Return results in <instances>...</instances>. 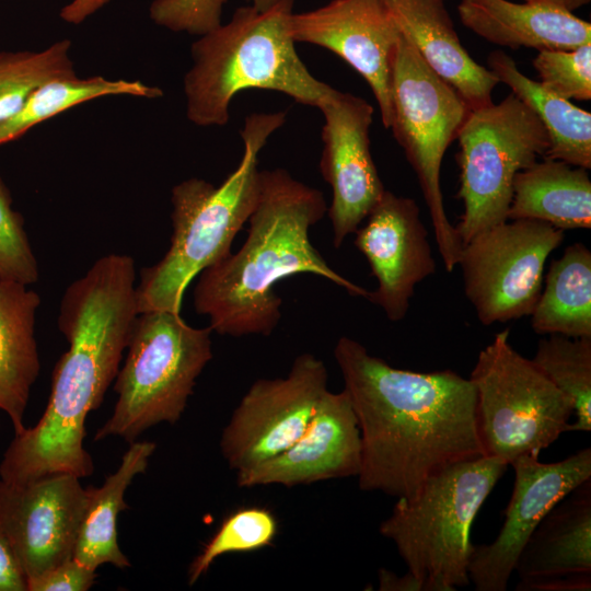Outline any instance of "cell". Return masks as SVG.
<instances>
[{
  "instance_id": "26",
  "label": "cell",
  "mask_w": 591,
  "mask_h": 591,
  "mask_svg": "<svg viewBox=\"0 0 591 591\" xmlns=\"http://www.w3.org/2000/svg\"><path fill=\"white\" fill-rule=\"evenodd\" d=\"M530 316L536 334L591 338V252L583 243L551 264Z\"/></svg>"
},
{
  "instance_id": "15",
  "label": "cell",
  "mask_w": 591,
  "mask_h": 591,
  "mask_svg": "<svg viewBox=\"0 0 591 591\" xmlns=\"http://www.w3.org/2000/svg\"><path fill=\"white\" fill-rule=\"evenodd\" d=\"M317 108L324 116L320 171L333 192L327 212L339 247L385 192L370 151L374 111L362 97L336 89Z\"/></svg>"
},
{
  "instance_id": "13",
  "label": "cell",
  "mask_w": 591,
  "mask_h": 591,
  "mask_svg": "<svg viewBox=\"0 0 591 591\" xmlns=\"http://www.w3.org/2000/svg\"><path fill=\"white\" fill-rule=\"evenodd\" d=\"M514 484L505 521L489 544L473 547L470 582L476 591H506L520 552L546 513L582 483L591 479V449L553 463L525 454L511 464Z\"/></svg>"
},
{
  "instance_id": "21",
  "label": "cell",
  "mask_w": 591,
  "mask_h": 591,
  "mask_svg": "<svg viewBox=\"0 0 591 591\" xmlns=\"http://www.w3.org/2000/svg\"><path fill=\"white\" fill-rule=\"evenodd\" d=\"M462 24L489 43L570 50L591 43V24L572 12L543 4L509 0H461Z\"/></svg>"
},
{
  "instance_id": "12",
  "label": "cell",
  "mask_w": 591,
  "mask_h": 591,
  "mask_svg": "<svg viewBox=\"0 0 591 591\" xmlns=\"http://www.w3.org/2000/svg\"><path fill=\"white\" fill-rule=\"evenodd\" d=\"M327 391V370L312 354L298 356L287 376L255 381L222 430L229 467L247 471L288 449L306 429Z\"/></svg>"
},
{
  "instance_id": "1",
  "label": "cell",
  "mask_w": 591,
  "mask_h": 591,
  "mask_svg": "<svg viewBox=\"0 0 591 591\" xmlns=\"http://www.w3.org/2000/svg\"><path fill=\"white\" fill-rule=\"evenodd\" d=\"M334 357L360 429L361 490L412 497L449 466L485 456L470 378L394 368L346 336Z\"/></svg>"
},
{
  "instance_id": "20",
  "label": "cell",
  "mask_w": 591,
  "mask_h": 591,
  "mask_svg": "<svg viewBox=\"0 0 591 591\" xmlns=\"http://www.w3.org/2000/svg\"><path fill=\"white\" fill-rule=\"evenodd\" d=\"M402 35L427 66L450 84L470 111L493 103L499 83L461 44L443 0H384Z\"/></svg>"
},
{
  "instance_id": "25",
  "label": "cell",
  "mask_w": 591,
  "mask_h": 591,
  "mask_svg": "<svg viewBox=\"0 0 591 591\" xmlns=\"http://www.w3.org/2000/svg\"><path fill=\"white\" fill-rule=\"evenodd\" d=\"M489 70L511 89L544 126L549 147L544 158L591 169V114L523 74L502 50L488 57Z\"/></svg>"
},
{
  "instance_id": "5",
  "label": "cell",
  "mask_w": 591,
  "mask_h": 591,
  "mask_svg": "<svg viewBox=\"0 0 591 591\" xmlns=\"http://www.w3.org/2000/svg\"><path fill=\"white\" fill-rule=\"evenodd\" d=\"M286 117V112H275L254 113L245 118L241 129L242 159L219 186L192 177L172 188L170 247L157 264L140 271L136 287L139 313H181L190 281L231 253L232 242L258 198V154Z\"/></svg>"
},
{
  "instance_id": "14",
  "label": "cell",
  "mask_w": 591,
  "mask_h": 591,
  "mask_svg": "<svg viewBox=\"0 0 591 591\" xmlns=\"http://www.w3.org/2000/svg\"><path fill=\"white\" fill-rule=\"evenodd\" d=\"M80 479L68 473L26 484L0 479V522L26 579L73 557L88 505Z\"/></svg>"
},
{
  "instance_id": "11",
  "label": "cell",
  "mask_w": 591,
  "mask_h": 591,
  "mask_svg": "<svg viewBox=\"0 0 591 591\" xmlns=\"http://www.w3.org/2000/svg\"><path fill=\"white\" fill-rule=\"evenodd\" d=\"M564 231L548 223L513 219L463 244L457 266L464 292L483 325L532 313L543 288L545 264Z\"/></svg>"
},
{
  "instance_id": "30",
  "label": "cell",
  "mask_w": 591,
  "mask_h": 591,
  "mask_svg": "<svg viewBox=\"0 0 591 591\" xmlns=\"http://www.w3.org/2000/svg\"><path fill=\"white\" fill-rule=\"evenodd\" d=\"M278 533L274 513L263 507L240 508L223 519L188 567V584H195L217 560L236 553H252L269 546Z\"/></svg>"
},
{
  "instance_id": "37",
  "label": "cell",
  "mask_w": 591,
  "mask_h": 591,
  "mask_svg": "<svg viewBox=\"0 0 591 591\" xmlns=\"http://www.w3.org/2000/svg\"><path fill=\"white\" fill-rule=\"evenodd\" d=\"M379 590L424 591V587L421 582L408 571L404 576H397L396 573L382 568L379 570Z\"/></svg>"
},
{
  "instance_id": "38",
  "label": "cell",
  "mask_w": 591,
  "mask_h": 591,
  "mask_svg": "<svg viewBox=\"0 0 591 591\" xmlns=\"http://www.w3.org/2000/svg\"><path fill=\"white\" fill-rule=\"evenodd\" d=\"M531 3L543 4L556 9H561L568 12H573L575 10L588 4L591 0H523Z\"/></svg>"
},
{
  "instance_id": "7",
  "label": "cell",
  "mask_w": 591,
  "mask_h": 591,
  "mask_svg": "<svg viewBox=\"0 0 591 591\" xmlns=\"http://www.w3.org/2000/svg\"><path fill=\"white\" fill-rule=\"evenodd\" d=\"M211 332L190 326L178 312L138 313L114 380L113 414L94 440L118 437L131 443L155 425L176 424L212 359Z\"/></svg>"
},
{
  "instance_id": "4",
  "label": "cell",
  "mask_w": 591,
  "mask_h": 591,
  "mask_svg": "<svg viewBox=\"0 0 591 591\" xmlns=\"http://www.w3.org/2000/svg\"><path fill=\"white\" fill-rule=\"evenodd\" d=\"M294 0L260 11L237 8L231 20L192 44L193 65L184 77L187 119L222 127L232 99L243 90L281 92L318 107L334 88L316 79L300 59L291 35Z\"/></svg>"
},
{
  "instance_id": "19",
  "label": "cell",
  "mask_w": 591,
  "mask_h": 591,
  "mask_svg": "<svg viewBox=\"0 0 591 591\" xmlns=\"http://www.w3.org/2000/svg\"><path fill=\"white\" fill-rule=\"evenodd\" d=\"M517 591L591 590V479L557 502L522 547Z\"/></svg>"
},
{
  "instance_id": "33",
  "label": "cell",
  "mask_w": 591,
  "mask_h": 591,
  "mask_svg": "<svg viewBox=\"0 0 591 591\" xmlns=\"http://www.w3.org/2000/svg\"><path fill=\"white\" fill-rule=\"evenodd\" d=\"M228 0H153L150 19L176 33L201 36L221 24L222 8Z\"/></svg>"
},
{
  "instance_id": "2",
  "label": "cell",
  "mask_w": 591,
  "mask_h": 591,
  "mask_svg": "<svg viewBox=\"0 0 591 591\" xmlns=\"http://www.w3.org/2000/svg\"><path fill=\"white\" fill-rule=\"evenodd\" d=\"M136 265L127 254L97 258L66 289L58 328L68 349L55 364L50 395L37 424L14 433L0 479L26 484L50 474L94 472L84 448L85 419L114 382L138 315Z\"/></svg>"
},
{
  "instance_id": "18",
  "label": "cell",
  "mask_w": 591,
  "mask_h": 591,
  "mask_svg": "<svg viewBox=\"0 0 591 591\" xmlns=\"http://www.w3.org/2000/svg\"><path fill=\"white\" fill-rule=\"evenodd\" d=\"M360 467V429L350 399L345 390H327L299 439L278 455L236 473V484L293 487L357 477Z\"/></svg>"
},
{
  "instance_id": "22",
  "label": "cell",
  "mask_w": 591,
  "mask_h": 591,
  "mask_svg": "<svg viewBox=\"0 0 591 591\" xmlns=\"http://www.w3.org/2000/svg\"><path fill=\"white\" fill-rule=\"evenodd\" d=\"M39 294L30 286L0 279V412L22 431L31 390L40 371L35 339Z\"/></svg>"
},
{
  "instance_id": "35",
  "label": "cell",
  "mask_w": 591,
  "mask_h": 591,
  "mask_svg": "<svg viewBox=\"0 0 591 591\" xmlns=\"http://www.w3.org/2000/svg\"><path fill=\"white\" fill-rule=\"evenodd\" d=\"M27 579L0 522V591H26Z\"/></svg>"
},
{
  "instance_id": "31",
  "label": "cell",
  "mask_w": 591,
  "mask_h": 591,
  "mask_svg": "<svg viewBox=\"0 0 591 591\" xmlns=\"http://www.w3.org/2000/svg\"><path fill=\"white\" fill-rule=\"evenodd\" d=\"M540 83L566 100H591V43L575 49H543L533 60Z\"/></svg>"
},
{
  "instance_id": "3",
  "label": "cell",
  "mask_w": 591,
  "mask_h": 591,
  "mask_svg": "<svg viewBox=\"0 0 591 591\" xmlns=\"http://www.w3.org/2000/svg\"><path fill=\"white\" fill-rule=\"evenodd\" d=\"M327 211L321 190L283 169L260 171V188L244 244L204 269L194 306L220 335L268 336L281 317L276 283L297 274L323 277L355 297L369 292L336 273L312 245L309 232Z\"/></svg>"
},
{
  "instance_id": "6",
  "label": "cell",
  "mask_w": 591,
  "mask_h": 591,
  "mask_svg": "<svg viewBox=\"0 0 591 591\" xmlns=\"http://www.w3.org/2000/svg\"><path fill=\"white\" fill-rule=\"evenodd\" d=\"M494 456L449 466L412 497L397 498L380 534L391 540L424 591H455L471 584L473 521L507 470Z\"/></svg>"
},
{
  "instance_id": "27",
  "label": "cell",
  "mask_w": 591,
  "mask_h": 591,
  "mask_svg": "<svg viewBox=\"0 0 591 591\" xmlns=\"http://www.w3.org/2000/svg\"><path fill=\"white\" fill-rule=\"evenodd\" d=\"M107 95L152 100L163 96V90L139 80H109L102 76L53 79L37 88L14 116L0 124V144L16 140L34 126L76 105Z\"/></svg>"
},
{
  "instance_id": "8",
  "label": "cell",
  "mask_w": 591,
  "mask_h": 591,
  "mask_svg": "<svg viewBox=\"0 0 591 591\" xmlns=\"http://www.w3.org/2000/svg\"><path fill=\"white\" fill-rule=\"evenodd\" d=\"M497 333L477 357L470 380L476 396L477 428L486 456L510 465L540 452L569 431L573 406L547 376Z\"/></svg>"
},
{
  "instance_id": "10",
  "label": "cell",
  "mask_w": 591,
  "mask_h": 591,
  "mask_svg": "<svg viewBox=\"0 0 591 591\" xmlns=\"http://www.w3.org/2000/svg\"><path fill=\"white\" fill-rule=\"evenodd\" d=\"M463 213L455 227L462 245L508 220L515 175L544 158L548 135L513 93L468 112L459 134Z\"/></svg>"
},
{
  "instance_id": "17",
  "label": "cell",
  "mask_w": 591,
  "mask_h": 591,
  "mask_svg": "<svg viewBox=\"0 0 591 591\" xmlns=\"http://www.w3.org/2000/svg\"><path fill=\"white\" fill-rule=\"evenodd\" d=\"M355 234V246L378 281L368 300L392 322L402 321L418 283L436 271V260L417 202L385 189Z\"/></svg>"
},
{
  "instance_id": "24",
  "label": "cell",
  "mask_w": 591,
  "mask_h": 591,
  "mask_svg": "<svg viewBox=\"0 0 591 591\" xmlns=\"http://www.w3.org/2000/svg\"><path fill=\"white\" fill-rule=\"evenodd\" d=\"M157 449L151 441H134L124 453L118 468L101 487L88 488V505L80 526L73 558L96 570L111 564L119 569L130 567L117 540L118 513L129 508L124 496L132 479L143 474Z\"/></svg>"
},
{
  "instance_id": "32",
  "label": "cell",
  "mask_w": 591,
  "mask_h": 591,
  "mask_svg": "<svg viewBox=\"0 0 591 591\" xmlns=\"http://www.w3.org/2000/svg\"><path fill=\"white\" fill-rule=\"evenodd\" d=\"M38 278V264L23 217L14 210L9 189L0 177V279L31 286Z\"/></svg>"
},
{
  "instance_id": "39",
  "label": "cell",
  "mask_w": 591,
  "mask_h": 591,
  "mask_svg": "<svg viewBox=\"0 0 591 591\" xmlns=\"http://www.w3.org/2000/svg\"><path fill=\"white\" fill-rule=\"evenodd\" d=\"M246 1L250 2L251 5L255 7L256 9L260 11H265L271 8L279 0H246Z\"/></svg>"
},
{
  "instance_id": "9",
  "label": "cell",
  "mask_w": 591,
  "mask_h": 591,
  "mask_svg": "<svg viewBox=\"0 0 591 591\" xmlns=\"http://www.w3.org/2000/svg\"><path fill=\"white\" fill-rule=\"evenodd\" d=\"M470 112L456 91L436 74L402 35L392 65L390 128L413 167L447 271L459 263L462 242L450 222L440 184L442 159Z\"/></svg>"
},
{
  "instance_id": "36",
  "label": "cell",
  "mask_w": 591,
  "mask_h": 591,
  "mask_svg": "<svg viewBox=\"0 0 591 591\" xmlns=\"http://www.w3.org/2000/svg\"><path fill=\"white\" fill-rule=\"evenodd\" d=\"M111 0H72L60 10V18L70 24H80Z\"/></svg>"
},
{
  "instance_id": "29",
  "label": "cell",
  "mask_w": 591,
  "mask_h": 591,
  "mask_svg": "<svg viewBox=\"0 0 591 591\" xmlns=\"http://www.w3.org/2000/svg\"><path fill=\"white\" fill-rule=\"evenodd\" d=\"M71 40L55 42L40 51H0V124L14 116L42 84L77 76Z\"/></svg>"
},
{
  "instance_id": "16",
  "label": "cell",
  "mask_w": 591,
  "mask_h": 591,
  "mask_svg": "<svg viewBox=\"0 0 591 591\" xmlns=\"http://www.w3.org/2000/svg\"><path fill=\"white\" fill-rule=\"evenodd\" d=\"M294 42L326 48L351 66L370 85L383 126L392 119V65L402 33L384 0H333L292 13Z\"/></svg>"
},
{
  "instance_id": "28",
  "label": "cell",
  "mask_w": 591,
  "mask_h": 591,
  "mask_svg": "<svg viewBox=\"0 0 591 591\" xmlns=\"http://www.w3.org/2000/svg\"><path fill=\"white\" fill-rule=\"evenodd\" d=\"M573 406L569 431L591 430V338L547 335L531 359Z\"/></svg>"
},
{
  "instance_id": "23",
  "label": "cell",
  "mask_w": 591,
  "mask_h": 591,
  "mask_svg": "<svg viewBox=\"0 0 591 591\" xmlns=\"http://www.w3.org/2000/svg\"><path fill=\"white\" fill-rule=\"evenodd\" d=\"M542 221L559 230L591 228L588 170L544 158L520 171L513 182L508 220Z\"/></svg>"
},
{
  "instance_id": "34",
  "label": "cell",
  "mask_w": 591,
  "mask_h": 591,
  "mask_svg": "<svg viewBox=\"0 0 591 591\" xmlns=\"http://www.w3.org/2000/svg\"><path fill=\"white\" fill-rule=\"evenodd\" d=\"M96 573L76 558H70L42 575L27 579L26 591H86Z\"/></svg>"
}]
</instances>
